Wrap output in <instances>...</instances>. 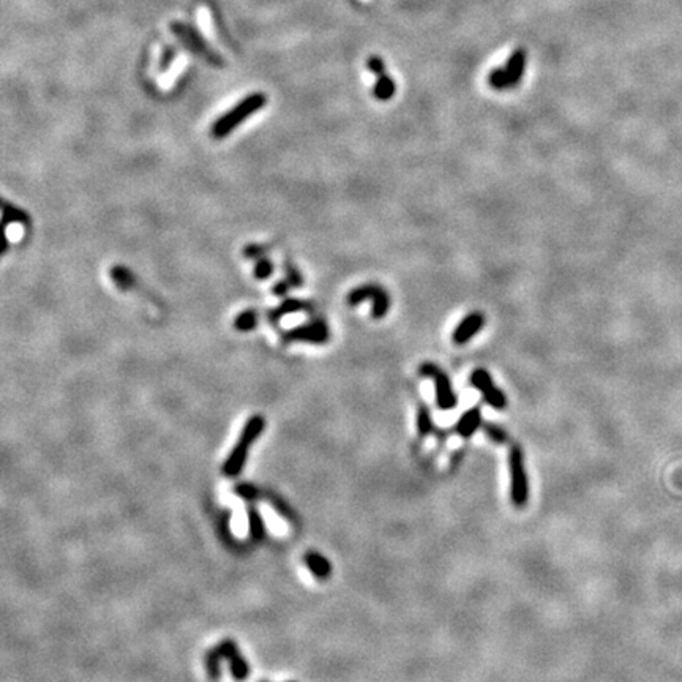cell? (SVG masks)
<instances>
[{"label":"cell","instance_id":"cell-1","mask_svg":"<svg viewBox=\"0 0 682 682\" xmlns=\"http://www.w3.org/2000/svg\"><path fill=\"white\" fill-rule=\"evenodd\" d=\"M267 105V95L262 92H254L245 97L240 103H237L231 111L224 113L222 117L214 122L212 125V136L215 139H223L227 135H231L240 123H244L248 117H252Z\"/></svg>","mask_w":682,"mask_h":682},{"label":"cell","instance_id":"cell-2","mask_svg":"<svg viewBox=\"0 0 682 682\" xmlns=\"http://www.w3.org/2000/svg\"><path fill=\"white\" fill-rule=\"evenodd\" d=\"M170 29L175 35V38H177L188 51H192L193 54L204 58V61L210 63L212 67H218V68L224 67V58L219 56L207 41H205L204 36L197 32L193 26L182 23V21H172V23L170 24Z\"/></svg>","mask_w":682,"mask_h":682},{"label":"cell","instance_id":"cell-3","mask_svg":"<svg viewBox=\"0 0 682 682\" xmlns=\"http://www.w3.org/2000/svg\"><path fill=\"white\" fill-rule=\"evenodd\" d=\"M526 68V51L515 49L502 68H496L490 73L488 84L495 91H509L522 83Z\"/></svg>","mask_w":682,"mask_h":682},{"label":"cell","instance_id":"cell-4","mask_svg":"<svg viewBox=\"0 0 682 682\" xmlns=\"http://www.w3.org/2000/svg\"><path fill=\"white\" fill-rule=\"evenodd\" d=\"M366 299L373 302V308H371L373 319H383L388 313V310H391V296H388L386 288L375 283H366L351 291L348 294V304L351 306L361 305Z\"/></svg>","mask_w":682,"mask_h":682},{"label":"cell","instance_id":"cell-5","mask_svg":"<svg viewBox=\"0 0 682 682\" xmlns=\"http://www.w3.org/2000/svg\"><path fill=\"white\" fill-rule=\"evenodd\" d=\"M510 466V496L517 507H525L529 497V487H527V475L525 469V455L520 445H512L509 455Z\"/></svg>","mask_w":682,"mask_h":682},{"label":"cell","instance_id":"cell-6","mask_svg":"<svg viewBox=\"0 0 682 682\" xmlns=\"http://www.w3.org/2000/svg\"><path fill=\"white\" fill-rule=\"evenodd\" d=\"M419 375L423 378H430L435 381V387H436V405L439 409L443 410H450L455 406H457L458 398L455 395L450 379L447 376V373L439 368L438 365L425 362L420 365L419 368Z\"/></svg>","mask_w":682,"mask_h":682},{"label":"cell","instance_id":"cell-7","mask_svg":"<svg viewBox=\"0 0 682 682\" xmlns=\"http://www.w3.org/2000/svg\"><path fill=\"white\" fill-rule=\"evenodd\" d=\"M286 343H310L326 344L330 340V329L324 319H313L300 324L283 335Z\"/></svg>","mask_w":682,"mask_h":682},{"label":"cell","instance_id":"cell-8","mask_svg":"<svg viewBox=\"0 0 682 682\" xmlns=\"http://www.w3.org/2000/svg\"><path fill=\"white\" fill-rule=\"evenodd\" d=\"M471 384L482 393V397L487 401L488 406L497 410H502L507 408V397H505L500 387H496V384L493 383V378H491V375L487 370L477 368L475 371H472Z\"/></svg>","mask_w":682,"mask_h":682},{"label":"cell","instance_id":"cell-9","mask_svg":"<svg viewBox=\"0 0 682 682\" xmlns=\"http://www.w3.org/2000/svg\"><path fill=\"white\" fill-rule=\"evenodd\" d=\"M366 67H368L371 73H375L376 76V83L375 87H373L375 98L379 101L391 100L395 95V91H397V86H395V81L388 76L383 58L378 56H371L368 61H366Z\"/></svg>","mask_w":682,"mask_h":682},{"label":"cell","instance_id":"cell-10","mask_svg":"<svg viewBox=\"0 0 682 682\" xmlns=\"http://www.w3.org/2000/svg\"><path fill=\"white\" fill-rule=\"evenodd\" d=\"M217 654L222 658H227L231 663V673L236 681H244L248 678V673H250V668H248V663L245 662L242 656L239 654V651L236 648V643L231 640H224L219 643V646L214 649Z\"/></svg>","mask_w":682,"mask_h":682},{"label":"cell","instance_id":"cell-11","mask_svg":"<svg viewBox=\"0 0 682 682\" xmlns=\"http://www.w3.org/2000/svg\"><path fill=\"white\" fill-rule=\"evenodd\" d=\"M483 326H485V314L480 311H474L471 314H467V316L460 322L458 327L453 330V335H452L453 343L458 344V346H463V344H466L469 340L474 339V336L480 332Z\"/></svg>","mask_w":682,"mask_h":682},{"label":"cell","instance_id":"cell-12","mask_svg":"<svg viewBox=\"0 0 682 682\" xmlns=\"http://www.w3.org/2000/svg\"><path fill=\"white\" fill-rule=\"evenodd\" d=\"M248 447L250 445H247L240 441L236 444V447H234L231 455L227 457V460L223 465V474L227 475V477H236V475L242 471V467H244L247 461Z\"/></svg>","mask_w":682,"mask_h":682},{"label":"cell","instance_id":"cell-13","mask_svg":"<svg viewBox=\"0 0 682 682\" xmlns=\"http://www.w3.org/2000/svg\"><path fill=\"white\" fill-rule=\"evenodd\" d=\"M482 425V410L479 408H472L460 417L458 423L455 425V431L463 438H471Z\"/></svg>","mask_w":682,"mask_h":682},{"label":"cell","instance_id":"cell-14","mask_svg":"<svg viewBox=\"0 0 682 682\" xmlns=\"http://www.w3.org/2000/svg\"><path fill=\"white\" fill-rule=\"evenodd\" d=\"M310 308H311L310 302H305V300H300V299H286L284 302H281L277 308H274V310L269 311V321L272 322V324L277 326L278 322H280V319H281L283 316H286V314L297 313V311H305V310H310Z\"/></svg>","mask_w":682,"mask_h":682},{"label":"cell","instance_id":"cell-15","mask_svg":"<svg viewBox=\"0 0 682 682\" xmlns=\"http://www.w3.org/2000/svg\"><path fill=\"white\" fill-rule=\"evenodd\" d=\"M305 562L311 574L319 578V580H326L332 574V564H330L324 556L316 552H308L305 554Z\"/></svg>","mask_w":682,"mask_h":682},{"label":"cell","instance_id":"cell-16","mask_svg":"<svg viewBox=\"0 0 682 682\" xmlns=\"http://www.w3.org/2000/svg\"><path fill=\"white\" fill-rule=\"evenodd\" d=\"M264 427H266V420H264L262 415H253L247 420L244 430H242V435L239 438L240 443H244L247 445H252L256 439L261 436V433L264 431Z\"/></svg>","mask_w":682,"mask_h":682},{"label":"cell","instance_id":"cell-17","mask_svg":"<svg viewBox=\"0 0 682 682\" xmlns=\"http://www.w3.org/2000/svg\"><path fill=\"white\" fill-rule=\"evenodd\" d=\"M2 214H4V227L6 229V226L10 223H27L29 222V215L27 212L21 210L16 205H13L10 202L4 201L2 204Z\"/></svg>","mask_w":682,"mask_h":682},{"label":"cell","instance_id":"cell-18","mask_svg":"<svg viewBox=\"0 0 682 682\" xmlns=\"http://www.w3.org/2000/svg\"><path fill=\"white\" fill-rule=\"evenodd\" d=\"M259 322L258 313L254 310H245L239 313L236 319H234V327H236L239 332H252V330L256 329Z\"/></svg>","mask_w":682,"mask_h":682},{"label":"cell","instance_id":"cell-19","mask_svg":"<svg viewBox=\"0 0 682 682\" xmlns=\"http://www.w3.org/2000/svg\"><path fill=\"white\" fill-rule=\"evenodd\" d=\"M433 430H435V425H433L430 409L425 405H420L419 410H417V431L423 438L433 433Z\"/></svg>","mask_w":682,"mask_h":682},{"label":"cell","instance_id":"cell-20","mask_svg":"<svg viewBox=\"0 0 682 682\" xmlns=\"http://www.w3.org/2000/svg\"><path fill=\"white\" fill-rule=\"evenodd\" d=\"M111 277H113V281H114L117 286H119V288H122V289H128V288H131V286H133V283H135L133 274H131L128 269L122 267V266L113 267V269H111Z\"/></svg>","mask_w":682,"mask_h":682},{"label":"cell","instance_id":"cell-21","mask_svg":"<svg viewBox=\"0 0 682 682\" xmlns=\"http://www.w3.org/2000/svg\"><path fill=\"white\" fill-rule=\"evenodd\" d=\"M274 270H275V266H274L272 259H269V258H266V256H264V258L256 261L253 274H254L256 280L264 281V280H267V278L274 275Z\"/></svg>","mask_w":682,"mask_h":682},{"label":"cell","instance_id":"cell-22","mask_svg":"<svg viewBox=\"0 0 682 682\" xmlns=\"http://www.w3.org/2000/svg\"><path fill=\"white\" fill-rule=\"evenodd\" d=\"M248 523H250V534H252V537L256 539V540L262 539V535H264V523H262L261 515H259V513L256 512L254 509L248 510Z\"/></svg>","mask_w":682,"mask_h":682},{"label":"cell","instance_id":"cell-23","mask_svg":"<svg viewBox=\"0 0 682 682\" xmlns=\"http://www.w3.org/2000/svg\"><path fill=\"white\" fill-rule=\"evenodd\" d=\"M483 431L487 433V436L491 439V441L496 444H505L507 443V433H505L501 427H497L495 423H485L483 425Z\"/></svg>","mask_w":682,"mask_h":682},{"label":"cell","instance_id":"cell-24","mask_svg":"<svg viewBox=\"0 0 682 682\" xmlns=\"http://www.w3.org/2000/svg\"><path fill=\"white\" fill-rule=\"evenodd\" d=\"M284 270H286V280L291 283L292 288H300V286H304V277L299 272L294 264L286 261Z\"/></svg>","mask_w":682,"mask_h":682},{"label":"cell","instance_id":"cell-25","mask_svg":"<svg viewBox=\"0 0 682 682\" xmlns=\"http://www.w3.org/2000/svg\"><path fill=\"white\" fill-rule=\"evenodd\" d=\"M219 660H222V657H219L214 649L207 654V673L212 681L219 679Z\"/></svg>","mask_w":682,"mask_h":682},{"label":"cell","instance_id":"cell-26","mask_svg":"<svg viewBox=\"0 0 682 682\" xmlns=\"http://www.w3.org/2000/svg\"><path fill=\"white\" fill-rule=\"evenodd\" d=\"M175 57H177V49L171 45L165 46L163 53H161V57H160V71H165L170 68V65L172 63Z\"/></svg>","mask_w":682,"mask_h":682},{"label":"cell","instance_id":"cell-27","mask_svg":"<svg viewBox=\"0 0 682 682\" xmlns=\"http://www.w3.org/2000/svg\"><path fill=\"white\" fill-rule=\"evenodd\" d=\"M264 253H266V248L261 247V245H256V244L247 245L244 248V256L248 259H261V258H264Z\"/></svg>","mask_w":682,"mask_h":682},{"label":"cell","instance_id":"cell-28","mask_svg":"<svg viewBox=\"0 0 682 682\" xmlns=\"http://www.w3.org/2000/svg\"><path fill=\"white\" fill-rule=\"evenodd\" d=\"M291 288H292V286L288 280H280V281H277L274 284L272 292H274V296H277V297H284L286 294H288V291Z\"/></svg>","mask_w":682,"mask_h":682},{"label":"cell","instance_id":"cell-29","mask_svg":"<svg viewBox=\"0 0 682 682\" xmlns=\"http://www.w3.org/2000/svg\"><path fill=\"white\" fill-rule=\"evenodd\" d=\"M236 491L237 495L247 497V500H256L258 497V490L252 485H239L236 487Z\"/></svg>","mask_w":682,"mask_h":682}]
</instances>
